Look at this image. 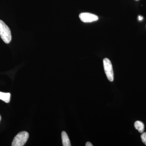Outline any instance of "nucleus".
<instances>
[{
  "mask_svg": "<svg viewBox=\"0 0 146 146\" xmlns=\"http://www.w3.org/2000/svg\"><path fill=\"white\" fill-rule=\"evenodd\" d=\"M0 36L6 44H9L11 41V35L10 29L1 20H0Z\"/></svg>",
  "mask_w": 146,
  "mask_h": 146,
  "instance_id": "nucleus-1",
  "label": "nucleus"
},
{
  "mask_svg": "<svg viewBox=\"0 0 146 146\" xmlns=\"http://www.w3.org/2000/svg\"><path fill=\"white\" fill-rule=\"evenodd\" d=\"M29 134L27 131H21L13 138L11 146H23L25 144L28 139Z\"/></svg>",
  "mask_w": 146,
  "mask_h": 146,
  "instance_id": "nucleus-2",
  "label": "nucleus"
},
{
  "mask_svg": "<svg viewBox=\"0 0 146 146\" xmlns=\"http://www.w3.org/2000/svg\"><path fill=\"white\" fill-rule=\"evenodd\" d=\"M104 67L105 72L108 80L110 82L114 80V72L112 65L111 61L107 58H105L103 60Z\"/></svg>",
  "mask_w": 146,
  "mask_h": 146,
  "instance_id": "nucleus-3",
  "label": "nucleus"
},
{
  "mask_svg": "<svg viewBox=\"0 0 146 146\" xmlns=\"http://www.w3.org/2000/svg\"><path fill=\"white\" fill-rule=\"evenodd\" d=\"M79 18L84 23H91L98 21V17L96 15L89 13H82L80 14Z\"/></svg>",
  "mask_w": 146,
  "mask_h": 146,
  "instance_id": "nucleus-4",
  "label": "nucleus"
},
{
  "mask_svg": "<svg viewBox=\"0 0 146 146\" xmlns=\"http://www.w3.org/2000/svg\"><path fill=\"white\" fill-rule=\"evenodd\" d=\"M61 137H62V144L63 146H71L69 137L65 131H62L61 133Z\"/></svg>",
  "mask_w": 146,
  "mask_h": 146,
  "instance_id": "nucleus-5",
  "label": "nucleus"
},
{
  "mask_svg": "<svg viewBox=\"0 0 146 146\" xmlns=\"http://www.w3.org/2000/svg\"><path fill=\"white\" fill-rule=\"evenodd\" d=\"M10 93L0 92V100H2L7 103H8L10 102Z\"/></svg>",
  "mask_w": 146,
  "mask_h": 146,
  "instance_id": "nucleus-6",
  "label": "nucleus"
},
{
  "mask_svg": "<svg viewBox=\"0 0 146 146\" xmlns=\"http://www.w3.org/2000/svg\"><path fill=\"white\" fill-rule=\"evenodd\" d=\"M134 127L140 133H143L144 132L145 126L143 123L141 121H137L135 122Z\"/></svg>",
  "mask_w": 146,
  "mask_h": 146,
  "instance_id": "nucleus-7",
  "label": "nucleus"
},
{
  "mask_svg": "<svg viewBox=\"0 0 146 146\" xmlns=\"http://www.w3.org/2000/svg\"><path fill=\"white\" fill-rule=\"evenodd\" d=\"M141 138L143 143L146 145V132H143L141 135Z\"/></svg>",
  "mask_w": 146,
  "mask_h": 146,
  "instance_id": "nucleus-8",
  "label": "nucleus"
},
{
  "mask_svg": "<svg viewBox=\"0 0 146 146\" xmlns=\"http://www.w3.org/2000/svg\"><path fill=\"white\" fill-rule=\"evenodd\" d=\"M86 146H93V145L90 142H88L86 143V145H85Z\"/></svg>",
  "mask_w": 146,
  "mask_h": 146,
  "instance_id": "nucleus-9",
  "label": "nucleus"
},
{
  "mask_svg": "<svg viewBox=\"0 0 146 146\" xmlns=\"http://www.w3.org/2000/svg\"><path fill=\"white\" fill-rule=\"evenodd\" d=\"M143 17H142V16H138V20H139V21H142V20H143Z\"/></svg>",
  "mask_w": 146,
  "mask_h": 146,
  "instance_id": "nucleus-10",
  "label": "nucleus"
},
{
  "mask_svg": "<svg viewBox=\"0 0 146 146\" xmlns=\"http://www.w3.org/2000/svg\"><path fill=\"white\" fill-rule=\"evenodd\" d=\"M1 115H0V121H1Z\"/></svg>",
  "mask_w": 146,
  "mask_h": 146,
  "instance_id": "nucleus-11",
  "label": "nucleus"
},
{
  "mask_svg": "<svg viewBox=\"0 0 146 146\" xmlns=\"http://www.w3.org/2000/svg\"><path fill=\"white\" fill-rule=\"evenodd\" d=\"M137 1H138V0H137Z\"/></svg>",
  "mask_w": 146,
  "mask_h": 146,
  "instance_id": "nucleus-12",
  "label": "nucleus"
}]
</instances>
